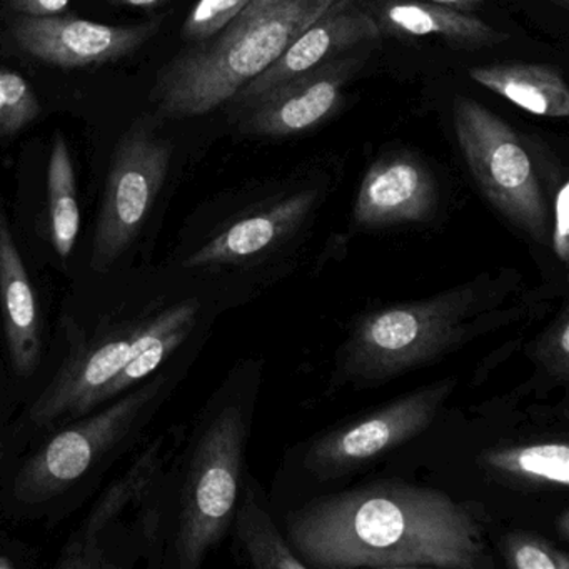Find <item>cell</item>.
Wrapping results in <instances>:
<instances>
[{
  "mask_svg": "<svg viewBox=\"0 0 569 569\" xmlns=\"http://www.w3.org/2000/svg\"><path fill=\"white\" fill-rule=\"evenodd\" d=\"M438 202V186L425 164L408 154L379 159L359 188L352 222L361 229L419 222Z\"/></svg>",
  "mask_w": 569,
  "mask_h": 569,
  "instance_id": "4fadbf2b",
  "label": "cell"
},
{
  "mask_svg": "<svg viewBox=\"0 0 569 569\" xmlns=\"http://www.w3.org/2000/svg\"><path fill=\"white\" fill-rule=\"evenodd\" d=\"M549 2H552V4L561 6V8H568L569 0H549Z\"/></svg>",
  "mask_w": 569,
  "mask_h": 569,
  "instance_id": "1f68e13d",
  "label": "cell"
},
{
  "mask_svg": "<svg viewBox=\"0 0 569 569\" xmlns=\"http://www.w3.org/2000/svg\"><path fill=\"white\" fill-rule=\"evenodd\" d=\"M112 4L129 6V8H152L164 0H111Z\"/></svg>",
  "mask_w": 569,
  "mask_h": 569,
  "instance_id": "f546056e",
  "label": "cell"
},
{
  "mask_svg": "<svg viewBox=\"0 0 569 569\" xmlns=\"http://www.w3.org/2000/svg\"><path fill=\"white\" fill-rule=\"evenodd\" d=\"M234 515L238 539L254 568H306L305 561L289 548L281 532L272 525L268 512L262 511L256 499L249 495V489Z\"/></svg>",
  "mask_w": 569,
  "mask_h": 569,
  "instance_id": "7402d4cb",
  "label": "cell"
},
{
  "mask_svg": "<svg viewBox=\"0 0 569 569\" xmlns=\"http://www.w3.org/2000/svg\"><path fill=\"white\" fill-rule=\"evenodd\" d=\"M455 386V379L435 382L335 429L311 446L306 466L316 476L332 478L405 445L435 421Z\"/></svg>",
  "mask_w": 569,
  "mask_h": 569,
  "instance_id": "ba28073f",
  "label": "cell"
},
{
  "mask_svg": "<svg viewBox=\"0 0 569 569\" xmlns=\"http://www.w3.org/2000/svg\"><path fill=\"white\" fill-rule=\"evenodd\" d=\"M555 222H552V249L559 261L569 259V184L562 182L555 196Z\"/></svg>",
  "mask_w": 569,
  "mask_h": 569,
  "instance_id": "4316f807",
  "label": "cell"
},
{
  "mask_svg": "<svg viewBox=\"0 0 569 569\" xmlns=\"http://www.w3.org/2000/svg\"><path fill=\"white\" fill-rule=\"evenodd\" d=\"M349 64H325L276 89L249 108L242 131L266 138H288L321 124L342 101Z\"/></svg>",
  "mask_w": 569,
  "mask_h": 569,
  "instance_id": "5bb4252c",
  "label": "cell"
},
{
  "mask_svg": "<svg viewBox=\"0 0 569 569\" xmlns=\"http://www.w3.org/2000/svg\"><path fill=\"white\" fill-rule=\"evenodd\" d=\"M149 311L109 329L92 342H79L66 356L58 375L31 406L29 418L39 428L82 416L98 408L99 395L139 355L151 325Z\"/></svg>",
  "mask_w": 569,
  "mask_h": 569,
  "instance_id": "9c48e42d",
  "label": "cell"
},
{
  "mask_svg": "<svg viewBox=\"0 0 569 569\" xmlns=\"http://www.w3.org/2000/svg\"><path fill=\"white\" fill-rule=\"evenodd\" d=\"M378 36L379 26L372 16L361 9L349 8L345 0H338L292 41L274 64L252 79L232 99L246 109L252 108L276 89L321 68L332 56L372 41Z\"/></svg>",
  "mask_w": 569,
  "mask_h": 569,
  "instance_id": "7c38bea8",
  "label": "cell"
},
{
  "mask_svg": "<svg viewBox=\"0 0 569 569\" xmlns=\"http://www.w3.org/2000/svg\"><path fill=\"white\" fill-rule=\"evenodd\" d=\"M244 436L242 412L229 406L212 418L196 442L176 531V561L181 569H198L234 518Z\"/></svg>",
  "mask_w": 569,
  "mask_h": 569,
  "instance_id": "277c9868",
  "label": "cell"
},
{
  "mask_svg": "<svg viewBox=\"0 0 569 569\" xmlns=\"http://www.w3.org/2000/svg\"><path fill=\"white\" fill-rule=\"evenodd\" d=\"M506 562L512 569H568L565 551L531 532H509L502 539Z\"/></svg>",
  "mask_w": 569,
  "mask_h": 569,
  "instance_id": "cb8c5ba5",
  "label": "cell"
},
{
  "mask_svg": "<svg viewBox=\"0 0 569 569\" xmlns=\"http://www.w3.org/2000/svg\"><path fill=\"white\" fill-rule=\"evenodd\" d=\"M0 455H2V449H0Z\"/></svg>",
  "mask_w": 569,
  "mask_h": 569,
  "instance_id": "d6a6232c",
  "label": "cell"
},
{
  "mask_svg": "<svg viewBox=\"0 0 569 569\" xmlns=\"http://www.w3.org/2000/svg\"><path fill=\"white\" fill-rule=\"evenodd\" d=\"M316 202L315 191L289 196L262 211L239 219L189 256L188 268L232 264L256 258L301 226Z\"/></svg>",
  "mask_w": 569,
  "mask_h": 569,
  "instance_id": "2e32d148",
  "label": "cell"
},
{
  "mask_svg": "<svg viewBox=\"0 0 569 569\" xmlns=\"http://www.w3.org/2000/svg\"><path fill=\"white\" fill-rule=\"evenodd\" d=\"M429 2H436V4L448 6V8L456 9H471L481 4V0H429Z\"/></svg>",
  "mask_w": 569,
  "mask_h": 569,
  "instance_id": "f1b7e54d",
  "label": "cell"
},
{
  "mask_svg": "<svg viewBox=\"0 0 569 569\" xmlns=\"http://www.w3.org/2000/svg\"><path fill=\"white\" fill-rule=\"evenodd\" d=\"M481 291L475 284L366 316L342 349L341 372L352 381H386L461 346L476 331Z\"/></svg>",
  "mask_w": 569,
  "mask_h": 569,
  "instance_id": "3957f363",
  "label": "cell"
},
{
  "mask_svg": "<svg viewBox=\"0 0 569 569\" xmlns=\"http://www.w3.org/2000/svg\"><path fill=\"white\" fill-rule=\"evenodd\" d=\"M455 131L466 164L486 199L535 241H548V202L518 132L468 98L455 101Z\"/></svg>",
  "mask_w": 569,
  "mask_h": 569,
  "instance_id": "8992f818",
  "label": "cell"
},
{
  "mask_svg": "<svg viewBox=\"0 0 569 569\" xmlns=\"http://www.w3.org/2000/svg\"><path fill=\"white\" fill-rule=\"evenodd\" d=\"M166 386L164 376H151L146 385L134 386L112 399L106 408L84 415L66 426L39 448L16 475V499L38 505L68 491L89 469L128 439L156 408Z\"/></svg>",
  "mask_w": 569,
  "mask_h": 569,
  "instance_id": "5b68a950",
  "label": "cell"
},
{
  "mask_svg": "<svg viewBox=\"0 0 569 569\" xmlns=\"http://www.w3.org/2000/svg\"><path fill=\"white\" fill-rule=\"evenodd\" d=\"M476 84L541 118L569 116V89L558 68L541 64H492L469 69Z\"/></svg>",
  "mask_w": 569,
  "mask_h": 569,
  "instance_id": "e0dca14e",
  "label": "cell"
},
{
  "mask_svg": "<svg viewBox=\"0 0 569 569\" xmlns=\"http://www.w3.org/2000/svg\"><path fill=\"white\" fill-rule=\"evenodd\" d=\"M172 148L148 122L122 136L112 156L92 238L91 268L106 272L122 258L144 228L168 178Z\"/></svg>",
  "mask_w": 569,
  "mask_h": 569,
  "instance_id": "52a82bcc",
  "label": "cell"
},
{
  "mask_svg": "<svg viewBox=\"0 0 569 569\" xmlns=\"http://www.w3.org/2000/svg\"><path fill=\"white\" fill-rule=\"evenodd\" d=\"M288 532L306 568L488 566L471 516L445 492L406 482L316 499L289 516Z\"/></svg>",
  "mask_w": 569,
  "mask_h": 569,
  "instance_id": "6da1fadb",
  "label": "cell"
},
{
  "mask_svg": "<svg viewBox=\"0 0 569 569\" xmlns=\"http://www.w3.org/2000/svg\"><path fill=\"white\" fill-rule=\"evenodd\" d=\"M14 568V562L8 558V556L0 555V569H12Z\"/></svg>",
  "mask_w": 569,
  "mask_h": 569,
  "instance_id": "4dcf8cb0",
  "label": "cell"
},
{
  "mask_svg": "<svg viewBox=\"0 0 569 569\" xmlns=\"http://www.w3.org/2000/svg\"><path fill=\"white\" fill-rule=\"evenodd\" d=\"M71 0H9L12 11L29 18L62 14Z\"/></svg>",
  "mask_w": 569,
  "mask_h": 569,
  "instance_id": "83f0119b",
  "label": "cell"
},
{
  "mask_svg": "<svg viewBox=\"0 0 569 569\" xmlns=\"http://www.w3.org/2000/svg\"><path fill=\"white\" fill-rule=\"evenodd\" d=\"M0 309L12 368L31 378L42 359V321L34 286L0 209Z\"/></svg>",
  "mask_w": 569,
  "mask_h": 569,
  "instance_id": "9a60e30c",
  "label": "cell"
},
{
  "mask_svg": "<svg viewBox=\"0 0 569 569\" xmlns=\"http://www.w3.org/2000/svg\"><path fill=\"white\" fill-rule=\"evenodd\" d=\"M386 21L395 31L415 38L438 36L459 44L491 46L502 36L481 19L436 2H398L386 8Z\"/></svg>",
  "mask_w": 569,
  "mask_h": 569,
  "instance_id": "d6986e66",
  "label": "cell"
},
{
  "mask_svg": "<svg viewBox=\"0 0 569 569\" xmlns=\"http://www.w3.org/2000/svg\"><path fill=\"white\" fill-rule=\"evenodd\" d=\"M49 232L59 258H71L81 229L78 186L68 142L54 136L48 166Z\"/></svg>",
  "mask_w": 569,
  "mask_h": 569,
  "instance_id": "44dd1931",
  "label": "cell"
},
{
  "mask_svg": "<svg viewBox=\"0 0 569 569\" xmlns=\"http://www.w3.org/2000/svg\"><path fill=\"white\" fill-rule=\"evenodd\" d=\"M252 0H199L182 26V36L191 42L212 38L234 21Z\"/></svg>",
  "mask_w": 569,
  "mask_h": 569,
  "instance_id": "d4e9b609",
  "label": "cell"
},
{
  "mask_svg": "<svg viewBox=\"0 0 569 569\" xmlns=\"http://www.w3.org/2000/svg\"><path fill=\"white\" fill-rule=\"evenodd\" d=\"M481 462L506 481L561 489L569 485V446L565 441L491 449L482 455Z\"/></svg>",
  "mask_w": 569,
  "mask_h": 569,
  "instance_id": "ffe728a7",
  "label": "cell"
},
{
  "mask_svg": "<svg viewBox=\"0 0 569 569\" xmlns=\"http://www.w3.org/2000/svg\"><path fill=\"white\" fill-rule=\"evenodd\" d=\"M158 31L156 24L106 26L76 16H22L12 36L32 58L62 69L121 61L141 49Z\"/></svg>",
  "mask_w": 569,
  "mask_h": 569,
  "instance_id": "30bf717a",
  "label": "cell"
},
{
  "mask_svg": "<svg viewBox=\"0 0 569 569\" xmlns=\"http://www.w3.org/2000/svg\"><path fill=\"white\" fill-rule=\"evenodd\" d=\"M536 358L556 378H568L569 371V316L562 312L558 321L536 342Z\"/></svg>",
  "mask_w": 569,
  "mask_h": 569,
  "instance_id": "484cf974",
  "label": "cell"
},
{
  "mask_svg": "<svg viewBox=\"0 0 569 569\" xmlns=\"http://www.w3.org/2000/svg\"><path fill=\"white\" fill-rule=\"evenodd\" d=\"M166 436L149 442L121 478L116 479L99 498L81 528L66 542L56 568L114 569L102 549V539L122 522L131 508L156 516L149 506L164 469Z\"/></svg>",
  "mask_w": 569,
  "mask_h": 569,
  "instance_id": "8fae6325",
  "label": "cell"
},
{
  "mask_svg": "<svg viewBox=\"0 0 569 569\" xmlns=\"http://www.w3.org/2000/svg\"><path fill=\"white\" fill-rule=\"evenodd\" d=\"M199 309H201V305L198 299H186V301L154 312L141 351L126 366L124 371L114 381L106 386L104 391L99 395L98 408L151 378L168 361L169 356L191 335Z\"/></svg>",
  "mask_w": 569,
  "mask_h": 569,
  "instance_id": "ac0fdd59",
  "label": "cell"
},
{
  "mask_svg": "<svg viewBox=\"0 0 569 569\" xmlns=\"http://www.w3.org/2000/svg\"><path fill=\"white\" fill-rule=\"evenodd\" d=\"M338 0H252L222 31L164 66L152 99L168 119L209 114L274 64Z\"/></svg>",
  "mask_w": 569,
  "mask_h": 569,
  "instance_id": "7a4b0ae2",
  "label": "cell"
},
{
  "mask_svg": "<svg viewBox=\"0 0 569 569\" xmlns=\"http://www.w3.org/2000/svg\"><path fill=\"white\" fill-rule=\"evenodd\" d=\"M39 112L41 104L28 79L11 69H0V134H18Z\"/></svg>",
  "mask_w": 569,
  "mask_h": 569,
  "instance_id": "603a6c76",
  "label": "cell"
}]
</instances>
